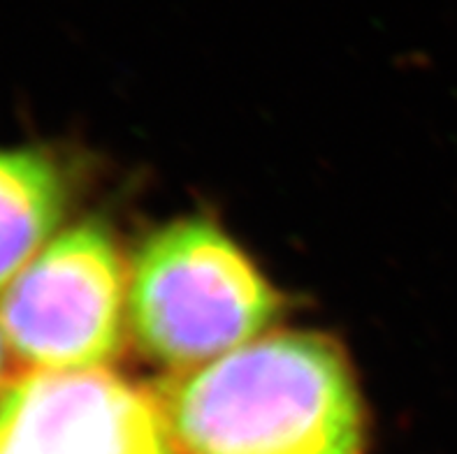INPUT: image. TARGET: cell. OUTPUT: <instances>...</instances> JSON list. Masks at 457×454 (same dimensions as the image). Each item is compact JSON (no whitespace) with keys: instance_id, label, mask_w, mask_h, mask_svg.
Here are the masks:
<instances>
[{"instance_id":"277c9868","label":"cell","mask_w":457,"mask_h":454,"mask_svg":"<svg viewBox=\"0 0 457 454\" xmlns=\"http://www.w3.org/2000/svg\"><path fill=\"white\" fill-rule=\"evenodd\" d=\"M0 454H174L158 403L107 368L29 371L0 392Z\"/></svg>"},{"instance_id":"5b68a950","label":"cell","mask_w":457,"mask_h":454,"mask_svg":"<svg viewBox=\"0 0 457 454\" xmlns=\"http://www.w3.org/2000/svg\"><path fill=\"white\" fill-rule=\"evenodd\" d=\"M65 209V184L40 151L0 149V288L45 248Z\"/></svg>"},{"instance_id":"8992f818","label":"cell","mask_w":457,"mask_h":454,"mask_svg":"<svg viewBox=\"0 0 457 454\" xmlns=\"http://www.w3.org/2000/svg\"><path fill=\"white\" fill-rule=\"evenodd\" d=\"M7 374H10V345H7L5 334L0 327V387H5Z\"/></svg>"},{"instance_id":"6da1fadb","label":"cell","mask_w":457,"mask_h":454,"mask_svg":"<svg viewBox=\"0 0 457 454\" xmlns=\"http://www.w3.org/2000/svg\"><path fill=\"white\" fill-rule=\"evenodd\" d=\"M184 454H362L346 359L316 334H270L165 380L156 399Z\"/></svg>"},{"instance_id":"3957f363","label":"cell","mask_w":457,"mask_h":454,"mask_svg":"<svg viewBox=\"0 0 457 454\" xmlns=\"http://www.w3.org/2000/svg\"><path fill=\"white\" fill-rule=\"evenodd\" d=\"M128 283L114 236L81 223L46 244L0 297L10 351L33 371L103 368L121 348Z\"/></svg>"},{"instance_id":"7a4b0ae2","label":"cell","mask_w":457,"mask_h":454,"mask_svg":"<svg viewBox=\"0 0 457 454\" xmlns=\"http://www.w3.org/2000/svg\"><path fill=\"white\" fill-rule=\"evenodd\" d=\"M277 316L270 283L207 220H179L151 235L130 269V332L165 367L214 362L261 339Z\"/></svg>"}]
</instances>
